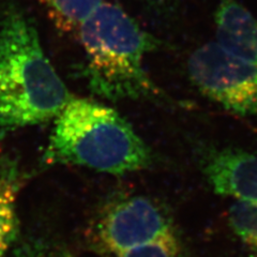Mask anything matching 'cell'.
<instances>
[{"label":"cell","mask_w":257,"mask_h":257,"mask_svg":"<svg viewBox=\"0 0 257 257\" xmlns=\"http://www.w3.org/2000/svg\"><path fill=\"white\" fill-rule=\"evenodd\" d=\"M71 98L34 23L16 5L8 6L0 18V141L54 120Z\"/></svg>","instance_id":"1"},{"label":"cell","mask_w":257,"mask_h":257,"mask_svg":"<svg viewBox=\"0 0 257 257\" xmlns=\"http://www.w3.org/2000/svg\"><path fill=\"white\" fill-rule=\"evenodd\" d=\"M77 38L86 55L85 75L92 92L110 101L164 98L144 68L158 40L123 9L102 3L79 24Z\"/></svg>","instance_id":"2"},{"label":"cell","mask_w":257,"mask_h":257,"mask_svg":"<svg viewBox=\"0 0 257 257\" xmlns=\"http://www.w3.org/2000/svg\"><path fill=\"white\" fill-rule=\"evenodd\" d=\"M54 120L43 154L46 165H77L121 176L154 164V154L146 143L106 105L72 96Z\"/></svg>","instance_id":"3"},{"label":"cell","mask_w":257,"mask_h":257,"mask_svg":"<svg viewBox=\"0 0 257 257\" xmlns=\"http://www.w3.org/2000/svg\"><path fill=\"white\" fill-rule=\"evenodd\" d=\"M188 70L207 98L236 115H257V69L218 42L198 47L190 56Z\"/></svg>","instance_id":"4"},{"label":"cell","mask_w":257,"mask_h":257,"mask_svg":"<svg viewBox=\"0 0 257 257\" xmlns=\"http://www.w3.org/2000/svg\"><path fill=\"white\" fill-rule=\"evenodd\" d=\"M175 234L170 214L157 200L120 196L101 209L93 223L92 241L105 256Z\"/></svg>","instance_id":"5"},{"label":"cell","mask_w":257,"mask_h":257,"mask_svg":"<svg viewBox=\"0 0 257 257\" xmlns=\"http://www.w3.org/2000/svg\"><path fill=\"white\" fill-rule=\"evenodd\" d=\"M199 165L214 193L257 205V154L238 148H207Z\"/></svg>","instance_id":"6"},{"label":"cell","mask_w":257,"mask_h":257,"mask_svg":"<svg viewBox=\"0 0 257 257\" xmlns=\"http://www.w3.org/2000/svg\"><path fill=\"white\" fill-rule=\"evenodd\" d=\"M218 43L257 69V20L236 0H221L214 14Z\"/></svg>","instance_id":"7"},{"label":"cell","mask_w":257,"mask_h":257,"mask_svg":"<svg viewBox=\"0 0 257 257\" xmlns=\"http://www.w3.org/2000/svg\"><path fill=\"white\" fill-rule=\"evenodd\" d=\"M23 180L18 160L10 155L0 156V257H6L19 235L16 203Z\"/></svg>","instance_id":"8"},{"label":"cell","mask_w":257,"mask_h":257,"mask_svg":"<svg viewBox=\"0 0 257 257\" xmlns=\"http://www.w3.org/2000/svg\"><path fill=\"white\" fill-rule=\"evenodd\" d=\"M45 7L52 20L67 31H76L79 24L103 0H38Z\"/></svg>","instance_id":"9"},{"label":"cell","mask_w":257,"mask_h":257,"mask_svg":"<svg viewBox=\"0 0 257 257\" xmlns=\"http://www.w3.org/2000/svg\"><path fill=\"white\" fill-rule=\"evenodd\" d=\"M228 223L245 244L257 250V205L235 199L228 209Z\"/></svg>","instance_id":"10"},{"label":"cell","mask_w":257,"mask_h":257,"mask_svg":"<svg viewBox=\"0 0 257 257\" xmlns=\"http://www.w3.org/2000/svg\"><path fill=\"white\" fill-rule=\"evenodd\" d=\"M104 257H182V247L178 235L175 234Z\"/></svg>","instance_id":"11"},{"label":"cell","mask_w":257,"mask_h":257,"mask_svg":"<svg viewBox=\"0 0 257 257\" xmlns=\"http://www.w3.org/2000/svg\"><path fill=\"white\" fill-rule=\"evenodd\" d=\"M20 257H72L70 252L62 247H50L41 243L25 244L20 252Z\"/></svg>","instance_id":"12"},{"label":"cell","mask_w":257,"mask_h":257,"mask_svg":"<svg viewBox=\"0 0 257 257\" xmlns=\"http://www.w3.org/2000/svg\"><path fill=\"white\" fill-rule=\"evenodd\" d=\"M148 2H154V3H162V2H165V0H148Z\"/></svg>","instance_id":"13"}]
</instances>
